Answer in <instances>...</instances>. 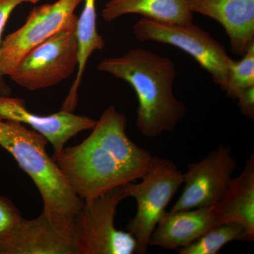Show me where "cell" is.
<instances>
[{
  "label": "cell",
  "mask_w": 254,
  "mask_h": 254,
  "mask_svg": "<svg viewBox=\"0 0 254 254\" xmlns=\"http://www.w3.org/2000/svg\"><path fill=\"white\" fill-rule=\"evenodd\" d=\"M126 116L110 105L89 136L53 157L83 201L141 180L149 170L154 156L128 138Z\"/></svg>",
  "instance_id": "1"
},
{
  "label": "cell",
  "mask_w": 254,
  "mask_h": 254,
  "mask_svg": "<svg viewBox=\"0 0 254 254\" xmlns=\"http://www.w3.org/2000/svg\"><path fill=\"white\" fill-rule=\"evenodd\" d=\"M98 70L126 81L134 90L136 127L146 138L173 131L185 118L186 106L174 94L176 68L170 58L136 48L102 60Z\"/></svg>",
  "instance_id": "2"
},
{
  "label": "cell",
  "mask_w": 254,
  "mask_h": 254,
  "mask_svg": "<svg viewBox=\"0 0 254 254\" xmlns=\"http://www.w3.org/2000/svg\"><path fill=\"white\" fill-rule=\"evenodd\" d=\"M48 143L46 137L23 124L0 120V146L33 180L43 200V213L60 227H72L83 200L68 185L54 158L48 155Z\"/></svg>",
  "instance_id": "3"
},
{
  "label": "cell",
  "mask_w": 254,
  "mask_h": 254,
  "mask_svg": "<svg viewBox=\"0 0 254 254\" xmlns=\"http://www.w3.org/2000/svg\"><path fill=\"white\" fill-rule=\"evenodd\" d=\"M138 184L125 185L128 197L136 200V213L127 231L136 241V253L145 254L153 230L165 208L184 183V173L170 159L155 155L149 170Z\"/></svg>",
  "instance_id": "4"
},
{
  "label": "cell",
  "mask_w": 254,
  "mask_h": 254,
  "mask_svg": "<svg viewBox=\"0 0 254 254\" xmlns=\"http://www.w3.org/2000/svg\"><path fill=\"white\" fill-rule=\"evenodd\" d=\"M128 197L125 185L89 201H83L73 220V236L78 254L136 253L134 237L115 227L118 205Z\"/></svg>",
  "instance_id": "5"
},
{
  "label": "cell",
  "mask_w": 254,
  "mask_h": 254,
  "mask_svg": "<svg viewBox=\"0 0 254 254\" xmlns=\"http://www.w3.org/2000/svg\"><path fill=\"white\" fill-rule=\"evenodd\" d=\"M135 38L176 47L188 53L225 91L232 60L225 47L193 23L170 24L142 18L133 26Z\"/></svg>",
  "instance_id": "6"
},
{
  "label": "cell",
  "mask_w": 254,
  "mask_h": 254,
  "mask_svg": "<svg viewBox=\"0 0 254 254\" xmlns=\"http://www.w3.org/2000/svg\"><path fill=\"white\" fill-rule=\"evenodd\" d=\"M76 28L60 32L28 52L9 75L11 81L35 91L70 77L78 66Z\"/></svg>",
  "instance_id": "7"
},
{
  "label": "cell",
  "mask_w": 254,
  "mask_h": 254,
  "mask_svg": "<svg viewBox=\"0 0 254 254\" xmlns=\"http://www.w3.org/2000/svg\"><path fill=\"white\" fill-rule=\"evenodd\" d=\"M83 0H58L36 6L22 26L1 42L0 67L9 76L28 52L60 32L76 28L75 11Z\"/></svg>",
  "instance_id": "8"
},
{
  "label": "cell",
  "mask_w": 254,
  "mask_h": 254,
  "mask_svg": "<svg viewBox=\"0 0 254 254\" xmlns=\"http://www.w3.org/2000/svg\"><path fill=\"white\" fill-rule=\"evenodd\" d=\"M237 168L230 145H220L199 161L187 165L183 191L170 211L214 206L225 193Z\"/></svg>",
  "instance_id": "9"
},
{
  "label": "cell",
  "mask_w": 254,
  "mask_h": 254,
  "mask_svg": "<svg viewBox=\"0 0 254 254\" xmlns=\"http://www.w3.org/2000/svg\"><path fill=\"white\" fill-rule=\"evenodd\" d=\"M0 254H78L73 226L60 227L42 212L21 218L0 242Z\"/></svg>",
  "instance_id": "10"
},
{
  "label": "cell",
  "mask_w": 254,
  "mask_h": 254,
  "mask_svg": "<svg viewBox=\"0 0 254 254\" xmlns=\"http://www.w3.org/2000/svg\"><path fill=\"white\" fill-rule=\"evenodd\" d=\"M0 120L17 122L41 133L53 146L57 156L78 133L91 130L97 120L61 110L50 115H38L26 108L24 100L0 95Z\"/></svg>",
  "instance_id": "11"
},
{
  "label": "cell",
  "mask_w": 254,
  "mask_h": 254,
  "mask_svg": "<svg viewBox=\"0 0 254 254\" xmlns=\"http://www.w3.org/2000/svg\"><path fill=\"white\" fill-rule=\"evenodd\" d=\"M192 13L218 21L230 38L232 51L243 56L254 44V0H187Z\"/></svg>",
  "instance_id": "12"
},
{
  "label": "cell",
  "mask_w": 254,
  "mask_h": 254,
  "mask_svg": "<svg viewBox=\"0 0 254 254\" xmlns=\"http://www.w3.org/2000/svg\"><path fill=\"white\" fill-rule=\"evenodd\" d=\"M218 225L214 206L165 211L152 233L149 247L178 250Z\"/></svg>",
  "instance_id": "13"
},
{
  "label": "cell",
  "mask_w": 254,
  "mask_h": 254,
  "mask_svg": "<svg viewBox=\"0 0 254 254\" xmlns=\"http://www.w3.org/2000/svg\"><path fill=\"white\" fill-rule=\"evenodd\" d=\"M219 225L237 223L245 229L247 241L254 240V155L245 162L238 177L232 178L225 193L214 205Z\"/></svg>",
  "instance_id": "14"
},
{
  "label": "cell",
  "mask_w": 254,
  "mask_h": 254,
  "mask_svg": "<svg viewBox=\"0 0 254 254\" xmlns=\"http://www.w3.org/2000/svg\"><path fill=\"white\" fill-rule=\"evenodd\" d=\"M127 14L170 24H188L193 18L187 0H110L102 11L108 22Z\"/></svg>",
  "instance_id": "15"
},
{
  "label": "cell",
  "mask_w": 254,
  "mask_h": 254,
  "mask_svg": "<svg viewBox=\"0 0 254 254\" xmlns=\"http://www.w3.org/2000/svg\"><path fill=\"white\" fill-rule=\"evenodd\" d=\"M84 5L76 24L78 53L76 77L64 101L62 109L73 112L78 103V92L88 60L97 50L105 48V41L97 28L96 0H83Z\"/></svg>",
  "instance_id": "16"
},
{
  "label": "cell",
  "mask_w": 254,
  "mask_h": 254,
  "mask_svg": "<svg viewBox=\"0 0 254 254\" xmlns=\"http://www.w3.org/2000/svg\"><path fill=\"white\" fill-rule=\"evenodd\" d=\"M247 240L244 227L237 223L216 225L190 245L179 249L180 254H217L222 248L234 241Z\"/></svg>",
  "instance_id": "17"
},
{
  "label": "cell",
  "mask_w": 254,
  "mask_h": 254,
  "mask_svg": "<svg viewBox=\"0 0 254 254\" xmlns=\"http://www.w3.org/2000/svg\"><path fill=\"white\" fill-rule=\"evenodd\" d=\"M254 86V44L247 50L240 61H234L229 72L225 92L237 100L241 93Z\"/></svg>",
  "instance_id": "18"
},
{
  "label": "cell",
  "mask_w": 254,
  "mask_h": 254,
  "mask_svg": "<svg viewBox=\"0 0 254 254\" xmlns=\"http://www.w3.org/2000/svg\"><path fill=\"white\" fill-rule=\"evenodd\" d=\"M41 0H0V50H1V36L8 20L18 6L23 4H37ZM11 90L4 79V76L0 67V95L10 96Z\"/></svg>",
  "instance_id": "19"
},
{
  "label": "cell",
  "mask_w": 254,
  "mask_h": 254,
  "mask_svg": "<svg viewBox=\"0 0 254 254\" xmlns=\"http://www.w3.org/2000/svg\"><path fill=\"white\" fill-rule=\"evenodd\" d=\"M22 218L16 205L7 197L0 195V242Z\"/></svg>",
  "instance_id": "20"
},
{
  "label": "cell",
  "mask_w": 254,
  "mask_h": 254,
  "mask_svg": "<svg viewBox=\"0 0 254 254\" xmlns=\"http://www.w3.org/2000/svg\"><path fill=\"white\" fill-rule=\"evenodd\" d=\"M237 100H238V106L242 115L254 120V86L241 93Z\"/></svg>",
  "instance_id": "21"
}]
</instances>
